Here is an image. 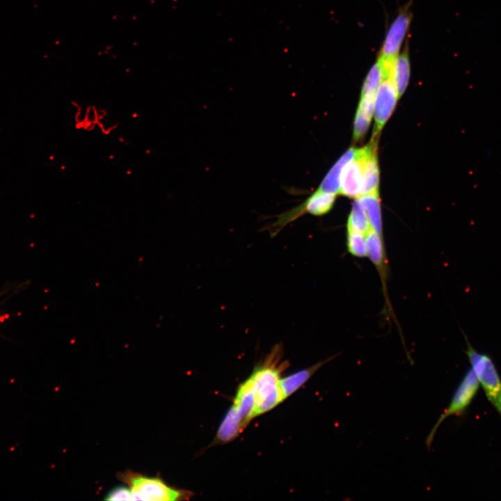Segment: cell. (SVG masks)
<instances>
[{"label": "cell", "instance_id": "cell-1", "mask_svg": "<svg viewBox=\"0 0 501 501\" xmlns=\"http://www.w3.org/2000/svg\"><path fill=\"white\" fill-rule=\"evenodd\" d=\"M281 352V346L276 344L264 364L257 367L250 376L255 389V417L270 411L284 400L279 385V370L275 365L280 358Z\"/></svg>", "mask_w": 501, "mask_h": 501}, {"label": "cell", "instance_id": "cell-2", "mask_svg": "<svg viewBox=\"0 0 501 501\" xmlns=\"http://www.w3.org/2000/svg\"><path fill=\"white\" fill-rule=\"evenodd\" d=\"M116 476L130 488L132 500H182L191 495L190 491L168 486L159 476L148 477L129 469L118 472Z\"/></svg>", "mask_w": 501, "mask_h": 501}, {"label": "cell", "instance_id": "cell-3", "mask_svg": "<svg viewBox=\"0 0 501 501\" xmlns=\"http://www.w3.org/2000/svg\"><path fill=\"white\" fill-rule=\"evenodd\" d=\"M463 336L467 347L465 353L471 369L476 374L488 400L501 417V379L494 363L488 355L477 351L464 333Z\"/></svg>", "mask_w": 501, "mask_h": 501}, {"label": "cell", "instance_id": "cell-4", "mask_svg": "<svg viewBox=\"0 0 501 501\" xmlns=\"http://www.w3.org/2000/svg\"><path fill=\"white\" fill-rule=\"evenodd\" d=\"M335 195L316 190L300 205L276 216V220L262 230H268L271 238L275 237L287 225L305 214L321 216L333 208Z\"/></svg>", "mask_w": 501, "mask_h": 501}, {"label": "cell", "instance_id": "cell-5", "mask_svg": "<svg viewBox=\"0 0 501 501\" xmlns=\"http://www.w3.org/2000/svg\"><path fill=\"white\" fill-rule=\"evenodd\" d=\"M479 387V382L473 370L470 368L465 374L454 391L452 399L440 415L426 439L427 449L429 450L435 434L441 423L451 415H461L468 408L475 397Z\"/></svg>", "mask_w": 501, "mask_h": 501}, {"label": "cell", "instance_id": "cell-6", "mask_svg": "<svg viewBox=\"0 0 501 501\" xmlns=\"http://www.w3.org/2000/svg\"><path fill=\"white\" fill-rule=\"evenodd\" d=\"M412 15L409 6L401 8L386 33L378 59L385 65L391 66L400 53L401 47L409 29Z\"/></svg>", "mask_w": 501, "mask_h": 501}, {"label": "cell", "instance_id": "cell-7", "mask_svg": "<svg viewBox=\"0 0 501 501\" xmlns=\"http://www.w3.org/2000/svg\"><path fill=\"white\" fill-rule=\"evenodd\" d=\"M399 96L390 80L385 79L379 86L375 95L374 104V135L381 130L395 107Z\"/></svg>", "mask_w": 501, "mask_h": 501}, {"label": "cell", "instance_id": "cell-8", "mask_svg": "<svg viewBox=\"0 0 501 501\" xmlns=\"http://www.w3.org/2000/svg\"><path fill=\"white\" fill-rule=\"evenodd\" d=\"M365 152V146L357 149L354 157L344 170L340 192L345 196L359 198L363 195Z\"/></svg>", "mask_w": 501, "mask_h": 501}, {"label": "cell", "instance_id": "cell-9", "mask_svg": "<svg viewBox=\"0 0 501 501\" xmlns=\"http://www.w3.org/2000/svg\"><path fill=\"white\" fill-rule=\"evenodd\" d=\"M376 145L373 141L365 146L362 196L367 194L379 195V170Z\"/></svg>", "mask_w": 501, "mask_h": 501}, {"label": "cell", "instance_id": "cell-10", "mask_svg": "<svg viewBox=\"0 0 501 501\" xmlns=\"http://www.w3.org/2000/svg\"><path fill=\"white\" fill-rule=\"evenodd\" d=\"M233 404L237 408L245 427L249 421L255 418V389L251 377L239 386Z\"/></svg>", "mask_w": 501, "mask_h": 501}, {"label": "cell", "instance_id": "cell-11", "mask_svg": "<svg viewBox=\"0 0 501 501\" xmlns=\"http://www.w3.org/2000/svg\"><path fill=\"white\" fill-rule=\"evenodd\" d=\"M356 150L351 148L344 153L326 175L317 190L335 195L340 193L342 173L347 165L354 157Z\"/></svg>", "mask_w": 501, "mask_h": 501}, {"label": "cell", "instance_id": "cell-12", "mask_svg": "<svg viewBox=\"0 0 501 501\" xmlns=\"http://www.w3.org/2000/svg\"><path fill=\"white\" fill-rule=\"evenodd\" d=\"M375 95L376 93H370L360 96L353 126L355 141L361 139L369 127L374 113Z\"/></svg>", "mask_w": 501, "mask_h": 501}, {"label": "cell", "instance_id": "cell-13", "mask_svg": "<svg viewBox=\"0 0 501 501\" xmlns=\"http://www.w3.org/2000/svg\"><path fill=\"white\" fill-rule=\"evenodd\" d=\"M411 74V64L408 45L395 58L390 73V80L392 81L399 98L405 92Z\"/></svg>", "mask_w": 501, "mask_h": 501}, {"label": "cell", "instance_id": "cell-14", "mask_svg": "<svg viewBox=\"0 0 501 501\" xmlns=\"http://www.w3.org/2000/svg\"><path fill=\"white\" fill-rule=\"evenodd\" d=\"M337 355L327 358L326 359L321 360L311 367L301 369L287 377L280 379L279 385L283 399H286L301 388L322 365L333 359Z\"/></svg>", "mask_w": 501, "mask_h": 501}, {"label": "cell", "instance_id": "cell-15", "mask_svg": "<svg viewBox=\"0 0 501 501\" xmlns=\"http://www.w3.org/2000/svg\"><path fill=\"white\" fill-rule=\"evenodd\" d=\"M244 428L237 408L233 404L223 418L216 434L214 442L226 443L234 440Z\"/></svg>", "mask_w": 501, "mask_h": 501}, {"label": "cell", "instance_id": "cell-16", "mask_svg": "<svg viewBox=\"0 0 501 501\" xmlns=\"http://www.w3.org/2000/svg\"><path fill=\"white\" fill-rule=\"evenodd\" d=\"M367 257L384 274L385 262V248L383 236L370 229L365 234Z\"/></svg>", "mask_w": 501, "mask_h": 501}, {"label": "cell", "instance_id": "cell-17", "mask_svg": "<svg viewBox=\"0 0 501 501\" xmlns=\"http://www.w3.org/2000/svg\"><path fill=\"white\" fill-rule=\"evenodd\" d=\"M371 229L365 207L360 198L354 203L347 223V231L365 234Z\"/></svg>", "mask_w": 501, "mask_h": 501}, {"label": "cell", "instance_id": "cell-18", "mask_svg": "<svg viewBox=\"0 0 501 501\" xmlns=\"http://www.w3.org/2000/svg\"><path fill=\"white\" fill-rule=\"evenodd\" d=\"M359 198L365 207L371 229L383 236L379 195L367 194Z\"/></svg>", "mask_w": 501, "mask_h": 501}, {"label": "cell", "instance_id": "cell-19", "mask_svg": "<svg viewBox=\"0 0 501 501\" xmlns=\"http://www.w3.org/2000/svg\"><path fill=\"white\" fill-rule=\"evenodd\" d=\"M385 79L383 67L377 60L369 70L364 80L361 95L376 93L379 86Z\"/></svg>", "mask_w": 501, "mask_h": 501}, {"label": "cell", "instance_id": "cell-20", "mask_svg": "<svg viewBox=\"0 0 501 501\" xmlns=\"http://www.w3.org/2000/svg\"><path fill=\"white\" fill-rule=\"evenodd\" d=\"M347 248L349 253L358 257L367 256V245L365 235L347 232Z\"/></svg>", "mask_w": 501, "mask_h": 501}, {"label": "cell", "instance_id": "cell-21", "mask_svg": "<svg viewBox=\"0 0 501 501\" xmlns=\"http://www.w3.org/2000/svg\"><path fill=\"white\" fill-rule=\"evenodd\" d=\"M106 500H132L129 486H119L111 489L104 498Z\"/></svg>", "mask_w": 501, "mask_h": 501}]
</instances>
